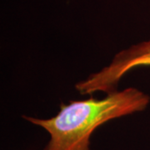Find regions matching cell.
Listing matches in <instances>:
<instances>
[{
	"instance_id": "cell-1",
	"label": "cell",
	"mask_w": 150,
	"mask_h": 150,
	"mask_svg": "<svg viewBox=\"0 0 150 150\" xmlns=\"http://www.w3.org/2000/svg\"><path fill=\"white\" fill-rule=\"evenodd\" d=\"M149 102L145 93L128 88L110 92L103 98L91 97L62 103L53 118H23L48 132L49 140L43 150H91L90 139L98 127L112 119L141 112Z\"/></svg>"
},
{
	"instance_id": "cell-2",
	"label": "cell",
	"mask_w": 150,
	"mask_h": 150,
	"mask_svg": "<svg viewBox=\"0 0 150 150\" xmlns=\"http://www.w3.org/2000/svg\"><path fill=\"white\" fill-rule=\"evenodd\" d=\"M139 67H150V40L116 54L109 64L79 82L75 88L82 95L93 94L95 92L108 93L117 90L119 81L127 73Z\"/></svg>"
}]
</instances>
